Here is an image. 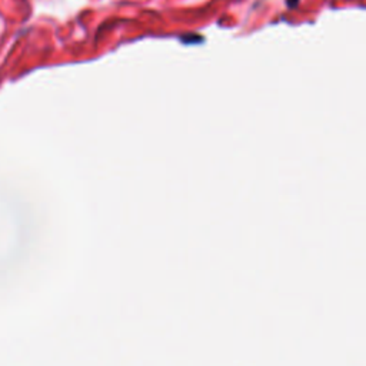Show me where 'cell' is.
Masks as SVG:
<instances>
[{"instance_id": "obj_1", "label": "cell", "mask_w": 366, "mask_h": 366, "mask_svg": "<svg viewBox=\"0 0 366 366\" xmlns=\"http://www.w3.org/2000/svg\"><path fill=\"white\" fill-rule=\"evenodd\" d=\"M299 2H300V0H288V6H289V9L296 8V6L299 5Z\"/></svg>"}]
</instances>
